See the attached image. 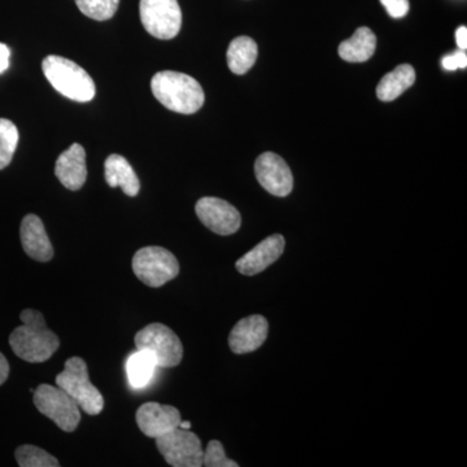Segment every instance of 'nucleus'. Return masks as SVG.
Returning a JSON list of instances; mask_svg holds the SVG:
<instances>
[{"instance_id": "obj_22", "label": "nucleus", "mask_w": 467, "mask_h": 467, "mask_svg": "<svg viewBox=\"0 0 467 467\" xmlns=\"http://www.w3.org/2000/svg\"><path fill=\"white\" fill-rule=\"evenodd\" d=\"M18 144L16 125L7 119H0V171L7 168L14 159Z\"/></svg>"}, {"instance_id": "obj_31", "label": "nucleus", "mask_w": 467, "mask_h": 467, "mask_svg": "<svg viewBox=\"0 0 467 467\" xmlns=\"http://www.w3.org/2000/svg\"><path fill=\"white\" fill-rule=\"evenodd\" d=\"M180 427L181 429L190 430L192 429V422H189V420H181Z\"/></svg>"}, {"instance_id": "obj_21", "label": "nucleus", "mask_w": 467, "mask_h": 467, "mask_svg": "<svg viewBox=\"0 0 467 467\" xmlns=\"http://www.w3.org/2000/svg\"><path fill=\"white\" fill-rule=\"evenodd\" d=\"M156 368L158 364L152 353L149 350L137 349V352L131 353L126 361L129 383L135 389H144L152 380Z\"/></svg>"}, {"instance_id": "obj_30", "label": "nucleus", "mask_w": 467, "mask_h": 467, "mask_svg": "<svg viewBox=\"0 0 467 467\" xmlns=\"http://www.w3.org/2000/svg\"><path fill=\"white\" fill-rule=\"evenodd\" d=\"M9 364L7 358L0 353V386L8 379Z\"/></svg>"}, {"instance_id": "obj_9", "label": "nucleus", "mask_w": 467, "mask_h": 467, "mask_svg": "<svg viewBox=\"0 0 467 467\" xmlns=\"http://www.w3.org/2000/svg\"><path fill=\"white\" fill-rule=\"evenodd\" d=\"M156 447L171 466H202L204 451H202L201 439L190 430L177 427L173 431L156 439Z\"/></svg>"}, {"instance_id": "obj_13", "label": "nucleus", "mask_w": 467, "mask_h": 467, "mask_svg": "<svg viewBox=\"0 0 467 467\" xmlns=\"http://www.w3.org/2000/svg\"><path fill=\"white\" fill-rule=\"evenodd\" d=\"M285 245L284 236L281 234H273L236 261V270L243 275H259L282 256Z\"/></svg>"}, {"instance_id": "obj_2", "label": "nucleus", "mask_w": 467, "mask_h": 467, "mask_svg": "<svg viewBox=\"0 0 467 467\" xmlns=\"http://www.w3.org/2000/svg\"><path fill=\"white\" fill-rule=\"evenodd\" d=\"M150 90L165 109L182 115L198 112L205 101L204 91L195 78L173 70L156 73Z\"/></svg>"}, {"instance_id": "obj_24", "label": "nucleus", "mask_w": 467, "mask_h": 467, "mask_svg": "<svg viewBox=\"0 0 467 467\" xmlns=\"http://www.w3.org/2000/svg\"><path fill=\"white\" fill-rule=\"evenodd\" d=\"M76 5L86 17L107 21L115 16L119 0H76Z\"/></svg>"}, {"instance_id": "obj_25", "label": "nucleus", "mask_w": 467, "mask_h": 467, "mask_svg": "<svg viewBox=\"0 0 467 467\" xmlns=\"http://www.w3.org/2000/svg\"><path fill=\"white\" fill-rule=\"evenodd\" d=\"M202 466L207 467H238L235 461L227 459L223 445L218 441L208 442L207 450L202 454Z\"/></svg>"}, {"instance_id": "obj_14", "label": "nucleus", "mask_w": 467, "mask_h": 467, "mask_svg": "<svg viewBox=\"0 0 467 467\" xmlns=\"http://www.w3.org/2000/svg\"><path fill=\"white\" fill-rule=\"evenodd\" d=\"M269 324L260 315L241 319L229 335V346L235 355H245L259 349L265 343Z\"/></svg>"}, {"instance_id": "obj_15", "label": "nucleus", "mask_w": 467, "mask_h": 467, "mask_svg": "<svg viewBox=\"0 0 467 467\" xmlns=\"http://www.w3.org/2000/svg\"><path fill=\"white\" fill-rule=\"evenodd\" d=\"M55 175L66 189L78 192L88 178L86 152L81 144L75 143L58 156L55 164Z\"/></svg>"}, {"instance_id": "obj_11", "label": "nucleus", "mask_w": 467, "mask_h": 467, "mask_svg": "<svg viewBox=\"0 0 467 467\" xmlns=\"http://www.w3.org/2000/svg\"><path fill=\"white\" fill-rule=\"evenodd\" d=\"M254 173L261 186L278 198L290 195L294 189L291 169L276 153L265 152L260 155L254 164Z\"/></svg>"}, {"instance_id": "obj_10", "label": "nucleus", "mask_w": 467, "mask_h": 467, "mask_svg": "<svg viewBox=\"0 0 467 467\" xmlns=\"http://www.w3.org/2000/svg\"><path fill=\"white\" fill-rule=\"evenodd\" d=\"M195 211L202 225L218 235H232L242 225L238 209L223 199L202 198L196 202Z\"/></svg>"}, {"instance_id": "obj_20", "label": "nucleus", "mask_w": 467, "mask_h": 467, "mask_svg": "<svg viewBox=\"0 0 467 467\" xmlns=\"http://www.w3.org/2000/svg\"><path fill=\"white\" fill-rule=\"evenodd\" d=\"M256 42L250 36H238L230 43L227 50V66L234 75H245L257 60Z\"/></svg>"}, {"instance_id": "obj_5", "label": "nucleus", "mask_w": 467, "mask_h": 467, "mask_svg": "<svg viewBox=\"0 0 467 467\" xmlns=\"http://www.w3.org/2000/svg\"><path fill=\"white\" fill-rule=\"evenodd\" d=\"M133 272L144 285L158 288L180 275V263L171 251L150 245L135 252Z\"/></svg>"}, {"instance_id": "obj_1", "label": "nucleus", "mask_w": 467, "mask_h": 467, "mask_svg": "<svg viewBox=\"0 0 467 467\" xmlns=\"http://www.w3.org/2000/svg\"><path fill=\"white\" fill-rule=\"evenodd\" d=\"M23 325L9 335V346L24 361L39 364L47 361L60 347L57 335L52 333L41 312L26 309L20 315Z\"/></svg>"}, {"instance_id": "obj_19", "label": "nucleus", "mask_w": 467, "mask_h": 467, "mask_svg": "<svg viewBox=\"0 0 467 467\" xmlns=\"http://www.w3.org/2000/svg\"><path fill=\"white\" fill-rule=\"evenodd\" d=\"M416 82L414 67L409 64H401L393 72L383 77L377 88L378 99L392 101L398 99L408 88Z\"/></svg>"}, {"instance_id": "obj_27", "label": "nucleus", "mask_w": 467, "mask_h": 467, "mask_svg": "<svg viewBox=\"0 0 467 467\" xmlns=\"http://www.w3.org/2000/svg\"><path fill=\"white\" fill-rule=\"evenodd\" d=\"M441 64L444 69L451 70V72L457 69H465L467 67L466 54L461 50L456 54L448 55V57H442Z\"/></svg>"}, {"instance_id": "obj_7", "label": "nucleus", "mask_w": 467, "mask_h": 467, "mask_svg": "<svg viewBox=\"0 0 467 467\" xmlns=\"http://www.w3.org/2000/svg\"><path fill=\"white\" fill-rule=\"evenodd\" d=\"M137 349L149 350L158 368L178 367L183 358V346L171 328L162 324H150L135 335Z\"/></svg>"}, {"instance_id": "obj_4", "label": "nucleus", "mask_w": 467, "mask_h": 467, "mask_svg": "<svg viewBox=\"0 0 467 467\" xmlns=\"http://www.w3.org/2000/svg\"><path fill=\"white\" fill-rule=\"evenodd\" d=\"M88 416H98L104 408V399L99 389L90 382L88 365L81 358H70L64 370L55 379Z\"/></svg>"}, {"instance_id": "obj_8", "label": "nucleus", "mask_w": 467, "mask_h": 467, "mask_svg": "<svg viewBox=\"0 0 467 467\" xmlns=\"http://www.w3.org/2000/svg\"><path fill=\"white\" fill-rule=\"evenodd\" d=\"M140 21L155 38L173 39L182 27V11L178 0H140Z\"/></svg>"}, {"instance_id": "obj_3", "label": "nucleus", "mask_w": 467, "mask_h": 467, "mask_svg": "<svg viewBox=\"0 0 467 467\" xmlns=\"http://www.w3.org/2000/svg\"><path fill=\"white\" fill-rule=\"evenodd\" d=\"M42 70L52 88L67 99L88 103L94 99V79L84 67L69 58L50 55L43 60Z\"/></svg>"}, {"instance_id": "obj_18", "label": "nucleus", "mask_w": 467, "mask_h": 467, "mask_svg": "<svg viewBox=\"0 0 467 467\" xmlns=\"http://www.w3.org/2000/svg\"><path fill=\"white\" fill-rule=\"evenodd\" d=\"M377 48V36L367 26L358 27L352 38L340 43L339 55L348 63H365L373 57Z\"/></svg>"}, {"instance_id": "obj_26", "label": "nucleus", "mask_w": 467, "mask_h": 467, "mask_svg": "<svg viewBox=\"0 0 467 467\" xmlns=\"http://www.w3.org/2000/svg\"><path fill=\"white\" fill-rule=\"evenodd\" d=\"M384 8L389 12V16L393 18H402L407 16L409 8V0H380Z\"/></svg>"}, {"instance_id": "obj_16", "label": "nucleus", "mask_w": 467, "mask_h": 467, "mask_svg": "<svg viewBox=\"0 0 467 467\" xmlns=\"http://www.w3.org/2000/svg\"><path fill=\"white\" fill-rule=\"evenodd\" d=\"M21 244L30 259L47 263L54 257V247L46 233L41 218L36 214L24 217L20 227Z\"/></svg>"}, {"instance_id": "obj_28", "label": "nucleus", "mask_w": 467, "mask_h": 467, "mask_svg": "<svg viewBox=\"0 0 467 467\" xmlns=\"http://www.w3.org/2000/svg\"><path fill=\"white\" fill-rule=\"evenodd\" d=\"M9 57H11V50H9L8 46L0 43V75L8 69Z\"/></svg>"}, {"instance_id": "obj_6", "label": "nucleus", "mask_w": 467, "mask_h": 467, "mask_svg": "<svg viewBox=\"0 0 467 467\" xmlns=\"http://www.w3.org/2000/svg\"><path fill=\"white\" fill-rule=\"evenodd\" d=\"M33 393L34 405L43 416L50 418L63 431H76L81 422V411L64 389L51 384H41Z\"/></svg>"}, {"instance_id": "obj_17", "label": "nucleus", "mask_w": 467, "mask_h": 467, "mask_svg": "<svg viewBox=\"0 0 467 467\" xmlns=\"http://www.w3.org/2000/svg\"><path fill=\"white\" fill-rule=\"evenodd\" d=\"M104 175H106L107 183L112 189L121 187L125 195L130 196V198H134L140 193V178L124 156L117 155V153L109 156L104 162Z\"/></svg>"}, {"instance_id": "obj_29", "label": "nucleus", "mask_w": 467, "mask_h": 467, "mask_svg": "<svg viewBox=\"0 0 467 467\" xmlns=\"http://www.w3.org/2000/svg\"><path fill=\"white\" fill-rule=\"evenodd\" d=\"M456 41L457 45L461 50L465 51L467 48V27L460 26L456 32Z\"/></svg>"}, {"instance_id": "obj_12", "label": "nucleus", "mask_w": 467, "mask_h": 467, "mask_svg": "<svg viewBox=\"0 0 467 467\" xmlns=\"http://www.w3.org/2000/svg\"><path fill=\"white\" fill-rule=\"evenodd\" d=\"M137 425L140 431L149 438L158 439L160 436L173 431L180 427L181 413L171 405H161L159 402H146L138 409Z\"/></svg>"}, {"instance_id": "obj_23", "label": "nucleus", "mask_w": 467, "mask_h": 467, "mask_svg": "<svg viewBox=\"0 0 467 467\" xmlns=\"http://www.w3.org/2000/svg\"><path fill=\"white\" fill-rule=\"evenodd\" d=\"M17 463L21 467H58L60 463L48 451L36 445H21L15 451Z\"/></svg>"}]
</instances>
